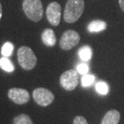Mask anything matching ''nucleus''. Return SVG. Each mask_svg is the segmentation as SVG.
<instances>
[{"instance_id":"nucleus-1","label":"nucleus","mask_w":124,"mask_h":124,"mask_svg":"<svg viewBox=\"0 0 124 124\" xmlns=\"http://www.w3.org/2000/svg\"><path fill=\"white\" fill-rule=\"evenodd\" d=\"M84 7L83 0H67L63 14L64 20L69 23L76 22L84 11Z\"/></svg>"},{"instance_id":"nucleus-2","label":"nucleus","mask_w":124,"mask_h":124,"mask_svg":"<svg viewBox=\"0 0 124 124\" xmlns=\"http://www.w3.org/2000/svg\"><path fill=\"white\" fill-rule=\"evenodd\" d=\"M23 9L28 19L39 22L43 16V7L41 0H23Z\"/></svg>"},{"instance_id":"nucleus-3","label":"nucleus","mask_w":124,"mask_h":124,"mask_svg":"<svg viewBox=\"0 0 124 124\" xmlns=\"http://www.w3.org/2000/svg\"><path fill=\"white\" fill-rule=\"evenodd\" d=\"M18 61L21 67L26 70H31L37 64V57L32 49L27 46H22L18 48Z\"/></svg>"},{"instance_id":"nucleus-4","label":"nucleus","mask_w":124,"mask_h":124,"mask_svg":"<svg viewBox=\"0 0 124 124\" xmlns=\"http://www.w3.org/2000/svg\"><path fill=\"white\" fill-rule=\"evenodd\" d=\"M78 84V73L77 70L70 69L66 71L60 76V85L64 89L71 91Z\"/></svg>"},{"instance_id":"nucleus-5","label":"nucleus","mask_w":124,"mask_h":124,"mask_svg":"<svg viewBox=\"0 0 124 124\" xmlns=\"http://www.w3.org/2000/svg\"><path fill=\"white\" fill-rule=\"evenodd\" d=\"M80 41V36L77 31L74 30H67L62 34L60 38V48L66 51L70 50L75 47Z\"/></svg>"},{"instance_id":"nucleus-6","label":"nucleus","mask_w":124,"mask_h":124,"mask_svg":"<svg viewBox=\"0 0 124 124\" xmlns=\"http://www.w3.org/2000/svg\"><path fill=\"white\" fill-rule=\"evenodd\" d=\"M34 100L41 106H47L53 102L54 94L51 91L45 88H37L33 91Z\"/></svg>"},{"instance_id":"nucleus-7","label":"nucleus","mask_w":124,"mask_h":124,"mask_svg":"<svg viewBox=\"0 0 124 124\" xmlns=\"http://www.w3.org/2000/svg\"><path fill=\"white\" fill-rule=\"evenodd\" d=\"M46 18L51 25L56 27L61 19V6L57 2H51L46 8Z\"/></svg>"},{"instance_id":"nucleus-8","label":"nucleus","mask_w":124,"mask_h":124,"mask_svg":"<svg viewBox=\"0 0 124 124\" xmlns=\"http://www.w3.org/2000/svg\"><path fill=\"white\" fill-rule=\"evenodd\" d=\"M7 94H8V97L12 102L18 105L25 104L30 100V94L28 91L24 89L12 88L9 89Z\"/></svg>"},{"instance_id":"nucleus-9","label":"nucleus","mask_w":124,"mask_h":124,"mask_svg":"<svg viewBox=\"0 0 124 124\" xmlns=\"http://www.w3.org/2000/svg\"><path fill=\"white\" fill-rule=\"evenodd\" d=\"M42 41L46 46L53 47L56 44V36L52 29L47 28L42 33Z\"/></svg>"},{"instance_id":"nucleus-10","label":"nucleus","mask_w":124,"mask_h":124,"mask_svg":"<svg viewBox=\"0 0 124 124\" xmlns=\"http://www.w3.org/2000/svg\"><path fill=\"white\" fill-rule=\"evenodd\" d=\"M119 120L120 113L116 110H111L104 115L101 124H118Z\"/></svg>"},{"instance_id":"nucleus-11","label":"nucleus","mask_w":124,"mask_h":124,"mask_svg":"<svg viewBox=\"0 0 124 124\" xmlns=\"http://www.w3.org/2000/svg\"><path fill=\"white\" fill-rule=\"evenodd\" d=\"M107 28L106 22L102 20H94L91 22L87 26V30L89 32H100L104 31Z\"/></svg>"},{"instance_id":"nucleus-12","label":"nucleus","mask_w":124,"mask_h":124,"mask_svg":"<svg viewBox=\"0 0 124 124\" xmlns=\"http://www.w3.org/2000/svg\"><path fill=\"white\" fill-rule=\"evenodd\" d=\"M0 68L7 73H12L15 70V66L11 62V60L8 57H5L0 59Z\"/></svg>"},{"instance_id":"nucleus-13","label":"nucleus","mask_w":124,"mask_h":124,"mask_svg":"<svg viewBox=\"0 0 124 124\" xmlns=\"http://www.w3.org/2000/svg\"><path fill=\"white\" fill-rule=\"evenodd\" d=\"M78 56L83 61H88L92 57V49L90 46H83L78 50Z\"/></svg>"},{"instance_id":"nucleus-14","label":"nucleus","mask_w":124,"mask_h":124,"mask_svg":"<svg viewBox=\"0 0 124 124\" xmlns=\"http://www.w3.org/2000/svg\"><path fill=\"white\" fill-rule=\"evenodd\" d=\"M13 50H14V45H13V44L10 43V42H6L3 44V46L2 47L1 53L5 57H9L11 56Z\"/></svg>"},{"instance_id":"nucleus-15","label":"nucleus","mask_w":124,"mask_h":124,"mask_svg":"<svg viewBox=\"0 0 124 124\" xmlns=\"http://www.w3.org/2000/svg\"><path fill=\"white\" fill-rule=\"evenodd\" d=\"M14 124H33V122L28 115L22 114L14 118Z\"/></svg>"},{"instance_id":"nucleus-16","label":"nucleus","mask_w":124,"mask_h":124,"mask_svg":"<svg viewBox=\"0 0 124 124\" xmlns=\"http://www.w3.org/2000/svg\"><path fill=\"white\" fill-rule=\"evenodd\" d=\"M96 91L101 95H106L109 91V87L104 81H99L95 86Z\"/></svg>"},{"instance_id":"nucleus-17","label":"nucleus","mask_w":124,"mask_h":124,"mask_svg":"<svg viewBox=\"0 0 124 124\" xmlns=\"http://www.w3.org/2000/svg\"><path fill=\"white\" fill-rule=\"evenodd\" d=\"M82 86L83 87H88L91 86L94 81V76L91 74H86L83 75L82 77Z\"/></svg>"},{"instance_id":"nucleus-18","label":"nucleus","mask_w":124,"mask_h":124,"mask_svg":"<svg viewBox=\"0 0 124 124\" xmlns=\"http://www.w3.org/2000/svg\"><path fill=\"white\" fill-rule=\"evenodd\" d=\"M77 71L79 74L86 75V74H87V73L89 72V67H88V65L86 64H79L77 66Z\"/></svg>"},{"instance_id":"nucleus-19","label":"nucleus","mask_w":124,"mask_h":124,"mask_svg":"<svg viewBox=\"0 0 124 124\" xmlns=\"http://www.w3.org/2000/svg\"><path fill=\"white\" fill-rule=\"evenodd\" d=\"M73 124H88L87 121L86 120V118L83 117V116H77L75 117V120H74Z\"/></svg>"},{"instance_id":"nucleus-20","label":"nucleus","mask_w":124,"mask_h":124,"mask_svg":"<svg viewBox=\"0 0 124 124\" xmlns=\"http://www.w3.org/2000/svg\"><path fill=\"white\" fill-rule=\"evenodd\" d=\"M119 6L122 10L124 12V0H119Z\"/></svg>"},{"instance_id":"nucleus-21","label":"nucleus","mask_w":124,"mask_h":124,"mask_svg":"<svg viewBox=\"0 0 124 124\" xmlns=\"http://www.w3.org/2000/svg\"><path fill=\"white\" fill-rule=\"evenodd\" d=\"M2 5L0 3V19H2Z\"/></svg>"}]
</instances>
